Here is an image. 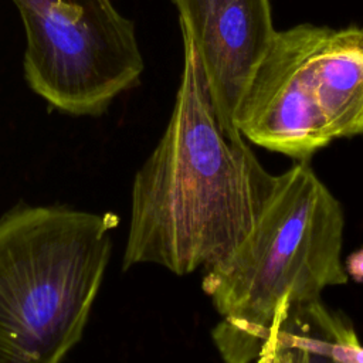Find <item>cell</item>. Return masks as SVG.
Masks as SVG:
<instances>
[{"mask_svg":"<svg viewBox=\"0 0 363 363\" xmlns=\"http://www.w3.org/2000/svg\"><path fill=\"white\" fill-rule=\"evenodd\" d=\"M169 123L133 177L123 269L206 271L252 230L277 182L242 136L220 125L189 33Z\"/></svg>","mask_w":363,"mask_h":363,"instance_id":"1","label":"cell"},{"mask_svg":"<svg viewBox=\"0 0 363 363\" xmlns=\"http://www.w3.org/2000/svg\"><path fill=\"white\" fill-rule=\"evenodd\" d=\"M345 214L308 160L277 174L250 234L204 271L201 288L223 320L213 329L224 363H252L279 305L319 301L347 282Z\"/></svg>","mask_w":363,"mask_h":363,"instance_id":"2","label":"cell"},{"mask_svg":"<svg viewBox=\"0 0 363 363\" xmlns=\"http://www.w3.org/2000/svg\"><path fill=\"white\" fill-rule=\"evenodd\" d=\"M118 223L65 206L0 218V363H61L81 340Z\"/></svg>","mask_w":363,"mask_h":363,"instance_id":"3","label":"cell"},{"mask_svg":"<svg viewBox=\"0 0 363 363\" xmlns=\"http://www.w3.org/2000/svg\"><path fill=\"white\" fill-rule=\"evenodd\" d=\"M235 128L298 162L333 139L363 133V28L277 31L240 101Z\"/></svg>","mask_w":363,"mask_h":363,"instance_id":"4","label":"cell"},{"mask_svg":"<svg viewBox=\"0 0 363 363\" xmlns=\"http://www.w3.org/2000/svg\"><path fill=\"white\" fill-rule=\"evenodd\" d=\"M24 78L51 108L99 116L140 82L135 24L111 0H60L20 14Z\"/></svg>","mask_w":363,"mask_h":363,"instance_id":"5","label":"cell"},{"mask_svg":"<svg viewBox=\"0 0 363 363\" xmlns=\"http://www.w3.org/2000/svg\"><path fill=\"white\" fill-rule=\"evenodd\" d=\"M194 45L216 116L241 136L235 113L275 28L269 0H172Z\"/></svg>","mask_w":363,"mask_h":363,"instance_id":"6","label":"cell"},{"mask_svg":"<svg viewBox=\"0 0 363 363\" xmlns=\"http://www.w3.org/2000/svg\"><path fill=\"white\" fill-rule=\"evenodd\" d=\"M255 363H363V345L350 320L320 299L284 301Z\"/></svg>","mask_w":363,"mask_h":363,"instance_id":"7","label":"cell"},{"mask_svg":"<svg viewBox=\"0 0 363 363\" xmlns=\"http://www.w3.org/2000/svg\"><path fill=\"white\" fill-rule=\"evenodd\" d=\"M11 1L16 4L18 13L21 14V13L37 11V10L45 7L51 3H57L60 0H11Z\"/></svg>","mask_w":363,"mask_h":363,"instance_id":"8","label":"cell"}]
</instances>
